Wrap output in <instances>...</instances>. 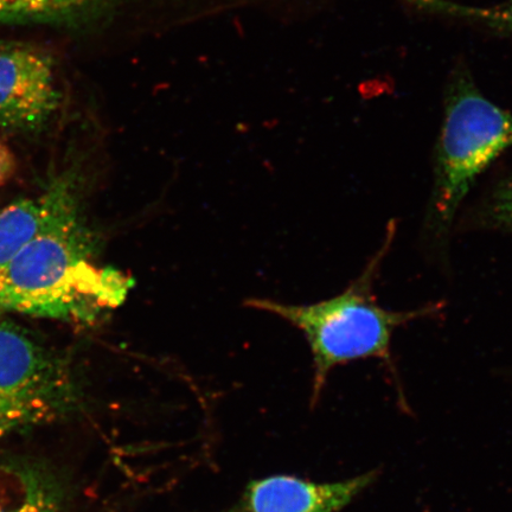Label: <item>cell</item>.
<instances>
[{
  "mask_svg": "<svg viewBox=\"0 0 512 512\" xmlns=\"http://www.w3.org/2000/svg\"><path fill=\"white\" fill-rule=\"evenodd\" d=\"M98 247L78 194L0 271V312L92 324L117 309L134 280L96 265Z\"/></svg>",
  "mask_w": 512,
  "mask_h": 512,
  "instance_id": "1",
  "label": "cell"
},
{
  "mask_svg": "<svg viewBox=\"0 0 512 512\" xmlns=\"http://www.w3.org/2000/svg\"><path fill=\"white\" fill-rule=\"evenodd\" d=\"M395 232V222L390 221L379 251L363 272L335 297L310 305H287L268 299L247 302L249 307L273 313L303 332L315 370L312 405L319 400L331 370L338 366L379 358L393 370L390 347L394 332L415 320L438 315L444 309V303H432L411 311H392L377 302L375 280L393 245Z\"/></svg>",
  "mask_w": 512,
  "mask_h": 512,
  "instance_id": "2",
  "label": "cell"
},
{
  "mask_svg": "<svg viewBox=\"0 0 512 512\" xmlns=\"http://www.w3.org/2000/svg\"><path fill=\"white\" fill-rule=\"evenodd\" d=\"M512 147V113L459 76L448 92L434 160L428 228L447 235L478 178Z\"/></svg>",
  "mask_w": 512,
  "mask_h": 512,
  "instance_id": "3",
  "label": "cell"
},
{
  "mask_svg": "<svg viewBox=\"0 0 512 512\" xmlns=\"http://www.w3.org/2000/svg\"><path fill=\"white\" fill-rule=\"evenodd\" d=\"M83 406L67 358L22 326L0 322V438L69 418Z\"/></svg>",
  "mask_w": 512,
  "mask_h": 512,
  "instance_id": "4",
  "label": "cell"
},
{
  "mask_svg": "<svg viewBox=\"0 0 512 512\" xmlns=\"http://www.w3.org/2000/svg\"><path fill=\"white\" fill-rule=\"evenodd\" d=\"M61 104L53 56L27 44H0V127L34 130Z\"/></svg>",
  "mask_w": 512,
  "mask_h": 512,
  "instance_id": "5",
  "label": "cell"
},
{
  "mask_svg": "<svg viewBox=\"0 0 512 512\" xmlns=\"http://www.w3.org/2000/svg\"><path fill=\"white\" fill-rule=\"evenodd\" d=\"M375 472L342 482L316 483L288 475L255 479L243 492V512H342L375 480Z\"/></svg>",
  "mask_w": 512,
  "mask_h": 512,
  "instance_id": "6",
  "label": "cell"
},
{
  "mask_svg": "<svg viewBox=\"0 0 512 512\" xmlns=\"http://www.w3.org/2000/svg\"><path fill=\"white\" fill-rule=\"evenodd\" d=\"M78 194L76 178L66 175L41 195L16 201L0 211V271Z\"/></svg>",
  "mask_w": 512,
  "mask_h": 512,
  "instance_id": "7",
  "label": "cell"
},
{
  "mask_svg": "<svg viewBox=\"0 0 512 512\" xmlns=\"http://www.w3.org/2000/svg\"><path fill=\"white\" fill-rule=\"evenodd\" d=\"M69 494L48 467L0 456V512H69Z\"/></svg>",
  "mask_w": 512,
  "mask_h": 512,
  "instance_id": "8",
  "label": "cell"
},
{
  "mask_svg": "<svg viewBox=\"0 0 512 512\" xmlns=\"http://www.w3.org/2000/svg\"><path fill=\"white\" fill-rule=\"evenodd\" d=\"M485 228L512 233V171L492 185L478 210Z\"/></svg>",
  "mask_w": 512,
  "mask_h": 512,
  "instance_id": "9",
  "label": "cell"
},
{
  "mask_svg": "<svg viewBox=\"0 0 512 512\" xmlns=\"http://www.w3.org/2000/svg\"><path fill=\"white\" fill-rule=\"evenodd\" d=\"M454 10L464 12L467 16H473L477 19H483L484 22L494 25L495 28L502 29L512 35V0L502 8L495 10H465L460 6H452Z\"/></svg>",
  "mask_w": 512,
  "mask_h": 512,
  "instance_id": "10",
  "label": "cell"
},
{
  "mask_svg": "<svg viewBox=\"0 0 512 512\" xmlns=\"http://www.w3.org/2000/svg\"><path fill=\"white\" fill-rule=\"evenodd\" d=\"M16 171V158L14 153L0 140V188H3Z\"/></svg>",
  "mask_w": 512,
  "mask_h": 512,
  "instance_id": "11",
  "label": "cell"
},
{
  "mask_svg": "<svg viewBox=\"0 0 512 512\" xmlns=\"http://www.w3.org/2000/svg\"><path fill=\"white\" fill-rule=\"evenodd\" d=\"M228 512H243L240 508L236 509V510H232V511H228Z\"/></svg>",
  "mask_w": 512,
  "mask_h": 512,
  "instance_id": "12",
  "label": "cell"
}]
</instances>
